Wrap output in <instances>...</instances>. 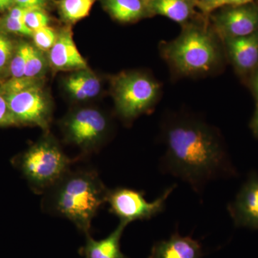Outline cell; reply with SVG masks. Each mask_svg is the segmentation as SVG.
<instances>
[{"instance_id":"32","label":"cell","mask_w":258,"mask_h":258,"mask_svg":"<svg viewBox=\"0 0 258 258\" xmlns=\"http://www.w3.org/2000/svg\"><path fill=\"white\" fill-rule=\"evenodd\" d=\"M250 126L251 128H252V132H253V134L258 138V101L255 111H254L252 121H251Z\"/></svg>"},{"instance_id":"23","label":"cell","mask_w":258,"mask_h":258,"mask_svg":"<svg viewBox=\"0 0 258 258\" xmlns=\"http://www.w3.org/2000/svg\"><path fill=\"white\" fill-rule=\"evenodd\" d=\"M0 31L17 34L23 36L32 37L33 31L27 26L23 20L6 15L0 20Z\"/></svg>"},{"instance_id":"15","label":"cell","mask_w":258,"mask_h":258,"mask_svg":"<svg viewBox=\"0 0 258 258\" xmlns=\"http://www.w3.org/2000/svg\"><path fill=\"white\" fill-rule=\"evenodd\" d=\"M68 93L77 101H86L98 96L101 92L99 79L88 69L74 71L64 81Z\"/></svg>"},{"instance_id":"18","label":"cell","mask_w":258,"mask_h":258,"mask_svg":"<svg viewBox=\"0 0 258 258\" xmlns=\"http://www.w3.org/2000/svg\"><path fill=\"white\" fill-rule=\"evenodd\" d=\"M95 0H60L59 10L62 18L71 23H76L87 17Z\"/></svg>"},{"instance_id":"12","label":"cell","mask_w":258,"mask_h":258,"mask_svg":"<svg viewBox=\"0 0 258 258\" xmlns=\"http://www.w3.org/2000/svg\"><path fill=\"white\" fill-rule=\"evenodd\" d=\"M49 62L56 71H77L88 69L87 62L80 53L70 28L57 33V40L49 51Z\"/></svg>"},{"instance_id":"6","label":"cell","mask_w":258,"mask_h":258,"mask_svg":"<svg viewBox=\"0 0 258 258\" xmlns=\"http://www.w3.org/2000/svg\"><path fill=\"white\" fill-rule=\"evenodd\" d=\"M175 187L174 185L168 188L152 203L146 200L142 191L116 188L109 190L107 203L109 204L110 211L120 219V222L128 225L137 220H149L164 211L166 200Z\"/></svg>"},{"instance_id":"19","label":"cell","mask_w":258,"mask_h":258,"mask_svg":"<svg viewBox=\"0 0 258 258\" xmlns=\"http://www.w3.org/2000/svg\"><path fill=\"white\" fill-rule=\"evenodd\" d=\"M47 61L43 52L30 45V52L25 69V77L40 79L45 74Z\"/></svg>"},{"instance_id":"2","label":"cell","mask_w":258,"mask_h":258,"mask_svg":"<svg viewBox=\"0 0 258 258\" xmlns=\"http://www.w3.org/2000/svg\"><path fill=\"white\" fill-rule=\"evenodd\" d=\"M109 189L96 171H68L45 191L43 208L68 219L86 235L102 205L107 203Z\"/></svg>"},{"instance_id":"8","label":"cell","mask_w":258,"mask_h":258,"mask_svg":"<svg viewBox=\"0 0 258 258\" xmlns=\"http://www.w3.org/2000/svg\"><path fill=\"white\" fill-rule=\"evenodd\" d=\"M4 96L18 124L24 123L37 125L43 129L48 128L51 105L42 89V83Z\"/></svg>"},{"instance_id":"20","label":"cell","mask_w":258,"mask_h":258,"mask_svg":"<svg viewBox=\"0 0 258 258\" xmlns=\"http://www.w3.org/2000/svg\"><path fill=\"white\" fill-rule=\"evenodd\" d=\"M30 45H31L25 42H20L17 44L15 53L8 70L11 78L18 79L25 77V66L28 60Z\"/></svg>"},{"instance_id":"27","label":"cell","mask_w":258,"mask_h":258,"mask_svg":"<svg viewBox=\"0 0 258 258\" xmlns=\"http://www.w3.org/2000/svg\"><path fill=\"white\" fill-rule=\"evenodd\" d=\"M15 5L26 9H44L48 0H13Z\"/></svg>"},{"instance_id":"7","label":"cell","mask_w":258,"mask_h":258,"mask_svg":"<svg viewBox=\"0 0 258 258\" xmlns=\"http://www.w3.org/2000/svg\"><path fill=\"white\" fill-rule=\"evenodd\" d=\"M66 139L85 151L98 145L108 132V120L98 110L83 108L70 114L64 120Z\"/></svg>"},{"instance_id":"17","label":"cell","mask_w":258,"mask_h":258,"mask_svg":"<svg viewBox=\"0 0 258 258\" xmlns=\"http://www.w3.org/2000/svg\"><path fill=\"white\" fill-rule=\"evenodd\" d=\"M106 7L115 20L123 23L136 21L151 12L149 0H106Z\"/></svg>"},{"instance_id":"21","label":"cell","mask_w":258,"mask_h":258,"mask_svg":"<svg viewBox=\"0 0 258 258\" xmlns=\"http://www.w3.org/2000/svg\"><path fill=\"white\" fill-rule=\"evenodd\" d=\"M17 44L5 32L0 31V75L9 70L10 62L14 55Z\"/></svg>"},{"instance_id":"10","label":"cell","mask_w":258,"mask_h":258,"mask_svg":"<svg viewBox=\"0 0 258 258\" xmlns=\"http://www.w3.org/2000/svg\"><path fill=\"white\" fill-rule=\"evenodd\" d=\"M228 211L237 227L258 230V174L251 173Z\"/></svg>"},{"instance_id":"25","label":"cell","mask_w":258,"mask_h":258,"mask_svg":"<svg viewBox=\"0 0 258 258\" xmlns=\"http://www.w3.org/2000/svg\"><path fill=\"white\" fill-rule=\"evenodd\" d=\"M24 22L32 31L48 26L50 18L44 9H29Z\"/></svg>"},{"instance_id":"16","label":"cell","mask_w":258,"mask_h":258,"mask_svg":"<svg viewBox=\"0 0 258 258\" xmlns=\"http://www.w3.org/2000/svg\"><path fill=\"white\" fill-rule=\"evenodd\" d=\"M194 0H149L152 13L185 24L193 15Z\"/></svg>"},{"instance_id":"14","label":"cell","mask_w":258,"mask_h":258,"mask_svg":"<svg viewBox=\"0 0 258 258\" xmlns=\"http://www.w3.org/2000/svg\"><path fill=\"white\" fill-rule=\"evenodd\" d=\"M126 225L120 222L113 232L106 238L96 240L86 235L85 245L80 249L84 258H128L120 250V241Z\"/></svg>"},{"instance_id":"5","label":"cell","mask_w":258,"mask_h":258,"mask_svg":"<svg viewBox=\"0 0 258 258\" xmlns=\"http://www.w3.org/2000/svg\"><path fill=\"white\" fill-rule=\"evenodd\" d=\"M112 92L120 116L125 120H132L155 104L160 86L147 75L122 73L112 80Z\"/></svg>"},{"instance_id":"31","label":"cell","mask_w":258,"mask_h":258,"mask_svg":"<svg viewBox=\"0 0 258 258\" xmlns=\"http://www.w3.org/2000/svg\"><path fill=\"white\" fill-rule=\"evenodd\" d=\"M254 0H223L224 6H240V5H247L253 3Z\"/></svg>"},{"instance_id":"30","label":"cell","mask_w":258,"mask_h":258,"mask_svg":"<svg viewBox=\"0 0 258 258\" xmlns=\"http://www.w3.org/2000/svg\"><path fill=\"white\" fill-rule=\"evenodd\" d=\"M249 83L252 92L258 101V67L249 76Z\"/></svg>"},{"instance_id":"22","label":"cell","mask_w":258,"mask_h":258,"mask_svg":"<svg viewBox=\"0 0 258 258\" xmlns=\"http://www.w3.org/2000/svg\"><path fill=\"white\" fill-rule=\"evenodd\" d=\"M35 47L39 50L45 52L50 51L57 40V32L49 26L38 29L32 34Z\"/></svg>"},{"instance_id":"11","label":"cell","mask_w":258,"mask_h":258,"mask_svg":"<svg viewBox=\"0 0 258 258\" xmlns=\"http://www.w3.org/2000/svg\"><path fill=\"white\" fill-rule=\"evenodd\" d=\"M222 41L237 74L249 77L258 67V31L247 36L230 37Z\"/></svg>"},{"instance_id":"3","label":"cell","mask_w":258,"mask_h":258,"mask_svg":"<svg viewBox=\"0 0 258 258\" xmlns=\"http://www.w3.org/2000/svg\"><path fill=\"white\" fill-rule=\"evenodd\" d=\"M220 41L215 30L187 25L177 38L161 45V55L176 74L203 76L216 71L223 62Z\"/></svg>"},{"instance_id":"28","label":"cell","mask_w":258,"mask_h":258,"mask_svg":"<svg viewBox=\"0 0 258 258\" xmlns=\"http://www.w3.org/2000/svg\"><path fill=\"white\" fill-rule=\"evenodd\" d=\"M195 4L198 5L205 13L224 6L223 0H194Z\"/></svg>"},{"instance_id":"4","label":"cell","mask_w":258,"mask_h":258,"mask_svg":"<svg viewBox=\"0 0 258 258\" xmlns=\"http://www.w3.org/2000/svg\"><path fill=\"white\" fill-rule=\"evenodd\" d=\"M72 162L58 144L46 137L23 154L20 166L34 190L44 194L70 171Z\"/></svg>"},{"instance_id":"29","label":"cell","mask_w":258,"mask_h":258,"mask_svg":"<svg viewBox=\"0 0 258 258\" xmlns=\"http://www.w3.org/2000/svg\"><path fill=\"white\" fill-rule=\"evenodd\" d=\"M29 9L26 8H22V7L18 6V5H14L13 8H10L9 13L8 15H9L11 18L18 19V20H23L25 18V14Z\"/></svg>"},{"instance_id":"1","label":"cell","mask_w":258,"mask_h":258,"mask_svg":"<svg viewBox=\"0 0 258 258\" xmlns=\"http://www.w3.org/2000/svg\"><path fill=\"white\" fill-rule=\"evenodd\" d=\"M162 170L182 180L198 194L207 184L235 175L218 132L200 120L181 118L166 125Z\"/></svg>"},{"instance_id":"33","label":"cell","mask_w":258,"mask_h":258,"mask_svg":"<svg viewBox=\"0 0 258 258\" xmlns=\"http://www.w3.org/2000/svg\"><path fill=\"white\" fill-rule=\"evenodd\" d=\"M14 5L13 0H0V11L10 10Z\"/></svg>"},{"instance_id":"26","label":"cell","mask_w":258,"mask_h":258,"mask_svg":"<svg viewBox=\"0 0 258 258\" xmlns=\"http://www.w3.org/2000/svg\"><path fill=\"white\" fill-rule=\"evenodd\" d=\"M18 124V121L10 110L6 98L0 91V126H10Z\"/></svg>"},{"instance_id":"9","label":"cell","mask_w":258,"mask_h":258,"mask_svg":"<svg viewBox=\"0 0 258 258\" xmlns=\"http://www.w3.org/2000/svg\"><path fill=\"white\" fill-rule=\"evenodd\" d=\"M214 30L221 40L258 31V5L230 6L213 17Z\"/></svg>"},{"instance_id":"13","label":"cell","mask_w":258,"mask_h":258,"mask_svg":"<svg viewBox=\"0 0 258 258\" xmlns=\"http://www.w3.org/2000/svg\"><path fill=\"white\" fill-rule=\"evenodd\" d=\"M201 244L191 237H183L176 232L170 238L153 246L148 258H202Z\"/></svg>"},{"instance_id":"24","label":"cell","mask_w":258,"mask_h":258,"mask_svg":"<svg viewBox=\"0 0 258 258\" xmlns=\"http://www.w3.org/2000/svg\"><path fill=\"white\" fill-rule=\"evenodd\" d=\"M40 83H42L40 79H31L28 77L18 79L11 78L0 86V91L4 95L10 94L23 91Z\"/></svg>"}]
</instances>
